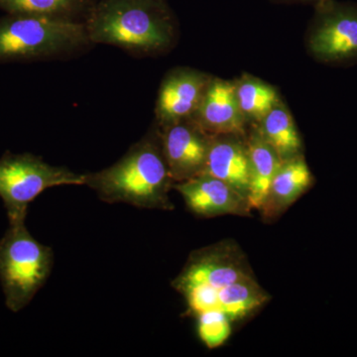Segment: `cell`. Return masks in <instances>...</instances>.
<instances>
[{"label": "cell", "mask_w": 357, "mask_h": 357, "mask_svg": "<svg viewBox=\"0 0 357 357\" xmlns=\"http://www.w3.org/2000/svg\"><path fill=\"white\" fill-rule=\"evenodd\" d=\"M84 22L91 43L117 47L137 57L166 53L177 37L166 0H96Z\"/></svg>", "instance_id": "cell-1"}, {"label": "cell", "mask_w": 357, "mask_h": 357, "mask_svg": "<svg viewBox=\"0 0 357 357\" xmlns=\"http://www.w3.org/2000/svg\"><path fill=\"white\" fill-rule=\"evenodd\" d=\"M105 203L173 210L168 194L174 185L159 129H152L114 165L86 174V183Z\"/></svg>", "instance_id": "cell-2"}, {"label": "cell", "mask_w": 357, "mask_h": 357, "mask_svg": "<svg viewBox=\"0 0 357 357\" xmlns=\"http://www.w3.org/2000/svg\"><path fill=\"white\" fill-rule=\"evenodd\" d=\"M91 45L84 21L25 14L0 18V64L70 58Z\"/></svg>", "instance_id": "cell-3"}, {"label": "cell", "mask_w": 357, "mask_h": 357, "mask_svg": "<svg viewBox=\"0 0 357 357\" xmlns=\"http://www.w3.org/2000/svg\"><path fill=\"white\" fill-rule=\"evenodd\" d=\"M53 266V250L35 239L25 222L9 223L0 239V283L6 307L15 314L27 307Z\"/></svg>", "instance_id": "cell-4"}, {"label": "cell", "mask_w": 357, "mask_h": 357, "mask_svg": "<svg viewBox=\"0 0 357 357\" xmlns=\"http://www.w3.org/2000/svg\"><path fill=\"white\" fill-rule=\"evenodd\" d=\"M84 183L86 174L50 165L34 154L6 152L0 158V198L9 223L25 222L29 204L46 190Z\"/></svg>", "instance_id": "cell-5"}, {"label": "cell", "mask_w": 357, "mask_h": 357, "mask_svg": "<svg viewBox=\"0 0 357 357\" xmlns=\"http://www.w3.org/2000/svg\"><path fill=\"white\" fill-rule=\"evenodd\" d=\"M309 53L326 64L357 61V6L319 0L307 35Z\"/></svg>", "instance_id": "cell-6"}, {"label": "cell", "mask_w": 357, "mask_h": 357, "mask_svg": "<svg viewBox=\"0 0 357 357\" xmlns=\"http://www.w3.org/2000/svg\"><path fill=\"white\" fill-rule=\"evenodd\" d=\"M253 277L244 258L230 248H213L195 251L177 278L173 287L181 292L188 288L220 289Z\"/></svg>", "instance_id": "cell-7"}, {"label": "cell", "mask_w": 357, "mask_h": 357, "mask_svg": "<svg viewBox=\"0 0 357 357\" xmlns=\"http://www.w3.org/2000/svg\"><path fill=\"white\" fill-rule=\"evenodd\" d=\"M158 129L162 150L174 184L201 175L211 136L192 119Z\"/></svg>", "instance_id": "cell-8"}, {"label": "cell", "mask_w": 357, "mask_h": 357, "mask_svg": "<svg viewBox=\"0 0 357 357\" xmlns=\"http://www.w3.org/2000/svg\"><path fill=\"white\" fill-rule=\"evenodd\" d=\"M206 73L191 68H176L160 84L155 115L158 128L192 119L211 79Z\"/></svg>", "instance_id": "cell-9"}, {"label": "cell", "mask_w": 357, "mask_h": 357, "mask_svg": "<svg viewBox=\"0 0 357 357\" xmlns=\"http://www.w3.org/2000/svg\"><path fill=\"white\" fill-rule=\"evenodd\" d=\"M192 119L211 136H246L248 121L239 107L234 82L211 77Z\"/></svg>", "instance_id": "cell-10"}, {"label": "cell", "mask_w": 357, "mask_h": 357, "mask_svg": "<svg viewBox=\"0 0 357 357\" xmlns=\"http://www.w3.org/2000/svg\"><path fill=\"white\" fill-rule=\"evenodd\" d=\"M173 188L180 192L188 208L199 217L248 215L251 210L248 199L236 190L206 174L175 183Z\"/></svg>", "instance_id": "cell-11"}, {"label": "cell", "mask_w": 357, "mask_h": 357, "mask_svg": "<svg viewBox=\"0 0 357 357\" xmlns=\"http://www.w3.org/2000/svg\"><path fill=\"white\" fill-rule=\"evenodd\" d=\"M245 137L232 134L211 136L202 174L222 181L248 199L249 158Z\"/></svg>", "instance_id": "cell-12"}, {"label": "cell", "mask_w": 357, "mask_h": 357, "mask_svg": "<svg viewBox=\"0 0 357 357\" xmlns=\"http://www.w3.org/2000/svg\"><path fill=\"white\" fill-rule=\"evenodd\" d=\"M312 182L314 177L302 154L282 162L260 208L264 218L278 217L311 187Z\"/></svg>", "instance_id": "cell-13"}, {"label": "cell", "mask_w": 357, "mask_h": 357, "mask_svg": "<svg viewBox=\"0 0 357 357\" xmlns=\"http://www.w3.org/2000/svg\"><path fill=\"white\" fill-rule=\"evenodd\" d=\"M245 142L249 158L248 201L251 208L260 210L282 160L262 137L256 124L246 136Z\"/></svg>", "instance_id": "cell-14"}, {"label": "cell", "mask_w": 357, "mask_h": 357, "mask_svg": "<svg viewBox=\"0 0 357 357\" xmlns=\"http://www.w3.org/2000/svg\"><path fill=\"white\" fill-rule=\"evenodd\" d=\"M255 124L282 162L302 154V140L295 121L281 100L261 121Z\"/></svg>", "instance_id": "cell-15"}, {"label": "cell", "mask_w": 357, "mask_h": 357, "mask_svg": "<svg viewBox=\"0 0 357 357\" xmlns=\"http://www.w3.org/2000/svg\"><path fill=\"white\" fill-rule=\"evenodd\" d=\"M268 299L269 295L250 277L217 291V310L225 312L230 321H236L245 318Z\"/></svg>", "instance_id": "cell-16"}, {"label": "cell", "mask_w": 357, "mask_h": 357, "mask_svg": "<svg viewBox=\"0 0 357 357\" xmlns=\"http://www.w3.org/2000/svg\"><path fill=\"white\" fill-rule=\"evenodd\" d=\"M96 0H0L8 14L48 16L64 20H86Z\"/></svg>", "instance_id": "cell-17"}, {"label": "cell", "mask_w": 357, "mask_h": 357, "mask_svg": "<svg viewBox=\"0 0 357 357\" xmlns=\"http://www.w3.org/2000/svg\"><path fill=\"white\" fill-rule=\"evenodd\" d=\"M234 83L239 107L248 122L261 121L281 100L273 86L257 77L244 75Z\"/></svg>", "instance_id": "cell-18"}, {"label": "cell", "mask_w": 357, "mask_h": 357, "mask_svg": "<svg viewBox=\"0 0 357 357\" xmlns=\"http://www.w3.org/2000/svg\"><path fill=\"white\" fill-rule=\"evenodd\" d=\"M196 318L199 340L208 349L222 347L231 335V321L222 311L213 310L202 312Z\"/></svg>", "instance_id": "cell-19"}, {"label": "cell", "mask_w": 357, "mask_h": 357, "mask_svg": "<svg viewBox=\"0 0 357 357\" xmlns=\"http://www.w3.org/2000/svg\"><path fill=\"white\" fill-rule=\"evenodd\" d=\"M278 2H292V3H316L319 0H276Z\"/></svg>", "instance_id": "cell-20"}]
</instances>
